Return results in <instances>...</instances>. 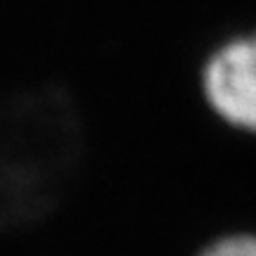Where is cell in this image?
Here are the masks:
<instances>
[{
    "mask_svg": "<svg viewBox=\"0 0 256 256\" xmlns=\"http://www.w3.org/2000/svg\"><path fill=\"white\" fill-rule=\"evenodd\" d=\"M81 126L62 92L34 90L0 102V228L46 216L81 162Z\"/></svg>",
    "mask_w": 256,
    "mask_h": 256,
    "instance_id": "cell-1",
    "label": "cell"
},
{
    "mask_svg": "<svg viewBox=\"0 0 256 256\" xmlns=\"http://www.w3.org/2000/svg\"><path fill=\"white\" fill-rule=\"evenodd\" d=\"M204 90L226 121L240 128L254 126V43L249 38L232 40L211 57Z\"/></svg>",
    "mask_w": 256,
    "mask_h": 256,
    "instance_id": "cell-2",
    "label": "cell"
},
{
    "mask_svg": "<svg viewBox=\"0 0 256 256\" xmlns=\"http://www.w3.org/2000/svg\"><path fill=\"white\" fill-rule=\"evenodd\" d=\"M204 256H256L254 240L252 238H228L216 242Z\"/></svg>",
    "mask_w": 256,
    "mask_h": 256,
    "instance_id": "cell-3",
    "label": "cell"
}]
</instances>
